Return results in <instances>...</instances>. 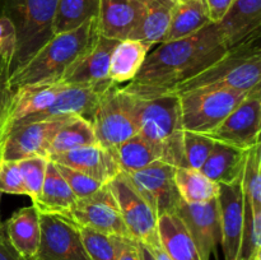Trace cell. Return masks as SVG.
<instances>
[{"instance_id":"31","label":"cell","mask_w":261,"mask_h":260,"mask_svg":"<svg viewBox=\"0 0 261 260\" xmlns=\"http://www.w3.org/2000/svg\"><path fill=\"white\" fill-rule=\"evenodd\" d=\"M175 183L181 199L188 204L206 203L218 198L219 184L211 180L200 170L176 167Z\"/></svg>"},{"instance_id":"26","label":"cell","mask_w":261,"mask_h":260,"mask_svg":"<svg viewBox=\"0 0 261 260\" xmlns=\"http://www.w3.org/2000/svg\"><path fill=\"white\" fill-rule=\"evenodd\" d=\"M161 245L172 260H203L196 245L176 214H163L157 219Z\"/></svg>"},{"instance_id":"4","label":"cell","mask_w":261,"mask_h":260,"mask_svg":"<svg viewBox=\"0 0 261 260\" xmlns=\"http://www.w3.org/2000/svg\"><path fill=\"white\" fill-rule=\"evenodd\" d=\"M261 87L260 36L236 47L228 48L222 58L201 73L178 84L173 94L203 88H226L251 92Z\"/></svg>"},{"instance_id":"2","label":"cell","mask_w":261,"mask_h":260,"mask_svg":"<svg viewBox=\"0 0 261 260\" xmlns=\"http://www.w3.org/2000/svg\"><path fill=\"white\" fill-rule=\"evenodd\" d=\"M98 37L97 20L92 19L70 32L54 35L28 63L8 79L9 88L28 84L61 83L68 69Z\"/></svg>"},{"instance_id":"49","label":"cell","mask_w":261,"mask_h":260,"mask_svg":"<svg viewBox=\"0 0 261 260\" xmlns=\"http://www.w3.org/2000/svg\"><path fill=\"white\" fill-rule=\"evenodd\" d=\"M250 260H261V256H257V257H254V259H250Z\"/></svg>"},{"instance_id":"8","label":"cell","mask_w":261,"mask_h":260,"mask_svg":"<svg viewBox=\"0 0 261 260\" xmlns=\"http://www.w3.org/2000/svg\"><path fill=\"white\" fill-rule=\"evenodd\" d=\"M107 185L119 205L122 222L130 239L143 242L147 246L160 244L157 216L133 186L127 176L124 172H120L109 181Z\"/></svg>"},{"instance_id":"47","label":"cell","mask_w":261,"mask_h":260,"mask_svg":"<svg viewBox=\"0 0 261 260\" xmlns=\"http://www.w3.org/2000/svg\"><path fill=\"white\" fill-rule=\"evenodd\" d=\"M2 195L3 194H2V191H0V203H2ZM2 226H3V222H2V214H0V227Z\"/></svg>"},{"instance_id":"42","label":"cell","mask_w":261,"mask_h":260,"mask_svg":"<svg viewBox=\"0 0 261 260\" xmlns=\"http://www.w3.org/2000/svg\"><path fill=\"white\" fill-rule=\"evenodd\" d=\"M0 260H23L10 245L5 233L4 223L0 227Z\"/></svg>"},{"instance_id":"12","label":"cell","mask_w":261,"mask_h":260,"mask_svg":"<svg viewBox=\"0 0 261 260\" xmlns=\"http://www.w3.org/2000/svg\"><path fill=\"white\" fill-rule=\"evenodd\" d=\"M68 218L79 227H87L107 236L129 237L119 205L107 184L92 195L76 199Z\"/></svg>"},{"instance_id":"38","label":"cell","mask_w":261,"mask_h":260,"mask_svg":"<svg viewBox=\"0 0 261 260\" xmlns=\"http://www.w3.org/2000/svg\"><path fill=\"white\" fill-rule=\"evenodd\" d=\"M55 166L59 172H60V175L64 177V180L69 185L70 190L73 191L76 199H82L92 195V194L96 193L97 190H99L105 185V184L99 183V181L94 180V178L89 177V176L84 175V173L79 172L76 170H73L70 167L59 165V163H55Z\"/></svg>"},{"instance_id":"29","label":"cell","mask_w":261,"mask_h":260,"mask_svg":"<svg viewBox=\"0 0 261 260\" xmlns=\"http://www.w3.org/2000/svg\"><path fill=\"white\" fill-rule=\"evenodd\" d=\"M120 171L132 173L139 171L155 161H163V153L157 145L140 134H135L114 149Z\"/></svg>"},{"instance_id":"40","label":"cell","mask_w":261,"mask_h":260,"mask_svg":"<svg viewBox=\"0 0 261 260\" xmlns=\"http://www.w3.org/2000/svg\"><path fill=\"white\" fill-rule=\"evenodd\" d=\"M15 48H17V33L14 25L5 15L0 14V56L7 63L9 75Z\"/></svg>"},{"instance_id":"44","label":"cell","mask_w":261,"mask_h":260,"mask_svg":"<svg viewBox=\"0 0 261 260\" xmlns=\"http://www.w3.org/2000/svg\"><path fill=\"white\" fill-rule=\"evenodd\" d=\"M8 79H9V69L4 59L0 56V88L8 87Z\"/></svg>"},{"instance_id":"32","label":"cell","mask_w":261,"mask_h":260,"mask_svg":"<svg viewBox=\"0 0 261 260\" xmlns=\"http://www.w3.org/2000/svg\"><path fill=\"white\" fill-rule=\"evenodd\" d=\"M99 0H58L54 15V35L70 32L96 19Z\"/></svg>"},{"instance_id":"14","label":"cell","mask_w":261,"mask_h":260,"mask_svg":"<svg viewBox=\"0 0 261 260\" xmlns=\"http://www.w3.org/2000/svg\"><path fill=\"white\" fill-rule=\"evenodd\" d=\"M69 117H53L17 126L0 145V160L19 161L35 155L47 157L48 145L54 134Z\"/></svg>"},{"instance_id":"21","label":"cell","mask_w":261,"mask_h":260,"mask_svg":"<svg viewBox=\"0 0 261 260\" xmlns=\"http://www.w3.org/2000/svg\"><path fill=\"white\" fill-rule=\"evenodd\" d=\"M119 41L99 36L93 45L68 69L63 84H91L109 79L111 54Z\"/></svg>"},{"instance_id":"37","label":"cell","mask_w":261,"mask_h":260,"mask_svg":"<svg viewBox=\"0 0 261 260\" xmlns=\"http://www.w3.org/2000/svg\"><path fill=\"white\" fill-rule=\"evenodd\" d=\"M84 247L91 260H119L112 236L87 227H79Z\"/></svg>"},{"instance_id":"48","label":"cell","mask_w":261,"mask_h":260,"mask_svg":"<svg viewBox=\"0 0 261 260\" xmlns=\"http://www.w3.org/2000/svg\"><path fill=\"white\" fill-rule=\"evenodd\" d=\"M176 3H184V2H188V0H175Z\"/></svg>"},{"instance_id":"17","label":"cell","mask_w":261,"mask_h":260,"mask_svg":"<svg viewBox=\"0 0 261 260\" xmlns=\"http://www.w3.org/2000/svg\"><path fill=\"white\" fill-rule=\"evenodd\" d=\"M217 199L219 204L221 246L224 260H241L244 233V190L241 181L232 185H219Z\"/></svg>"},{"instance_id":"46","label":"cell","mask_w":261,"mask_h":260,"mask_svg":"<svg viewBox=\"0 0 261 260\" xmlns=\"http://www.w3.org/2000/svg\"><path fill=\"white\" fill-rule=\"evenodd\" d=\"M138 242V249H139V254H140V260H155L154 256H153L152 251L149 250V247L147 246L143 242Z\"/></svg>"},{"instance_id":"18","label":"cell","mask_w":261,"mask_h":260,"mask_svg":"<svg viewBox=\"0 0 261 260\" xmlns=\"http://www.w3.org/2000/svg\"><path fill=\"white\" fill-rule=\"evenodd\" d=\"M48 160L79 171L102 184H107L121 172L114 150L106 149L99 144L50 155Z\"/></svg>"},{"instance_id":"50","label":"cell","mask_w":261,"mask_h":260,"mask_svg":"<svg viewBox=\"0 0 261 260\" xmlns=\"http://www.w3.org/2000/svg\"><path fill=\"white\" fill-rule=\"evenodd\" d=\"M0 8H2V0H0Z\"/></svg>"},{"instance_id":"19","label":"cell","mask_w":261,"mask_h":260,"mask_svg":"<svg viewBox=\"0 0 261 260\" xmlns=\"http://www.w3.org/2000/svg\"><path fill=\"white\" fill-rule=\"evenodd\" d=\"M144 12L142 0H99L98 35L111 40H127Z\"/></svg>"},{"instance_id":"39","label":"cell","mask_w":261,"mask_h":260,"mask_svg":"<svg viewBox=\"0 0 261 260\" xmlns=\"http://www.w3.org/2000/svg\"><path fill=\"white\" fill-rule=\"evenodd\" d=\"M0 191L2 194L25 195V189L17 161L0 160Z\"/></svg>"},{"instance_id":"1","label":"cell","mask_w":261,"mask_h":260,"mask_svg":"<svg viewBox=\"0 0 261 260\" xmlns=\"http://www.w3.org/2000/svg\"><path fill=\"white\" fill-rule=\"evenodd\" d=\"M228 50L217 23L181 40L158 43L149 51L129 84L121 87L135 97H155L172 93L182 82L201 73Z\"/></svg>"},{"instance_id":"15","label":"cell","mask_w":261,"mask_h":260,"mask_svg":"<svg viewBox=\"0 0 261 260\" xmlns=\"http://www.w3.org/2000/svg\"><path fill=\"white\" fill-rule=\"evenodd\" d=\"M189 235L196 245L201 259L209 260L221 244V217H219L218 199L206 203H181L176 211Z\"/></svg>"},{"instance_id":"3","label":"cell","mask_w":261,"mask_h":260,"mask_svg":"<svg viewBox=\"0 0 261 260\" xmlns=\"http://www.w3.org/2000/svg\"><path fill=\"white\" fill-rule=\"evenodd\" d=\"M127 96L132 102L138 134L162 150L163 162L175 167H186L182 149L184 129L181 125L180 98L177 94L168 93L155 97Z\"/></svg>"},{"instance_id":"41","label":"cell","mask_w":261,"mask_h":260,"mask_svg":"<svg viewBox=\"0 0 261 260\" xmlns=\"http://www.w3.org/2000/svg\"><path fill=\"white\" fill-rule=\"evenodd\" d=\"M212 23H218L224 17L234 0H204Z\"/></svg>"},{"instance_id":"35","label":"cell","mask_w":261,"mask_h":260,"mask_svg":"<svg viewBox=\"0 0 261 260\" xmlns=\"http://www.w3.org/2000/svg\"><path fill=\"white\" fill-rule=\"evenodd\" d=\"M17 162L19 166L20 175H22L25 195L30 196L31 200L35 203L40 196L41 189H42L48 158L43 157V155H35V157L23 158Z\"/></svg>"},{"instance_id":"34","label":"cell","mask_w":261,"mask_h":260,"mask_svg":"<svg viewBox=\"0 0 261 260\" xmlns=\"http://www.w3.org/2000/svg\"><path fill=\"white\" fill-rule=\"evenodd\" d=\"M241 184L252 208L261 209V143L247 150Z\"/></svg>"},{"instance_id":"22","label":"cell","mask_w":261,"mask_h":260,"mask_svg":"<svg viewBox=\"0 0 261 260\" xmlns=\"http://www.w3.org/2000/svg\"><path fill=\"white\" fill-rule=\"evenodd\" d=\"M5 233L13 249L23 260H33L41 239L40 211L35 205L18 209L4 223Z\"/></svg>"},{"instance_id":"27","label":"cell","mask_w":261,"mask_h":260,"mask_svg":"<svg viewBox=\"0 0 261 260\" xmlns=\"http://www.w3.org/2000/svg\"><path fill=\"white\" fill-rule=\"evenodd\" d=\"M150 47L140 41H119L111 54L109 79L115 84L132 82L142 68Z\"/></svg>"},{"instance_id":"6","label":"cell","mask_w":261,"mask_h":260,"mask_svg":"<svg viewBox=\"0 0 261 260\" xmlns=\"http://www.w3.org/2000/svg\"><path fill=\"white\" fill-rule=\"evenodd\" d=\"M249 93L226 88H203L177 94L182 129L185 132L209 134Z\"/></svg>"},{"instance_id":"51","label":"cell","mask_w":261,"mask_h":260,"mask_svg":"<svg viewBox=\"0 0 261 260\" xmlns=\"http://www.w3.org/2000/svg\"><path fill=\"white\" fill-rule=\"evenodd\" d=\"M142 2H145V0H142Z\"/></svg>"},{"instance_id":"13","label":"cell","mask_w":261,"mask_h":260,"mask_svg":"<svg viewBox=\"0 0 261 260\" xmlns=\"http://www.w3.org/2000/svg\"><path fill=\"white\" fill-rule=\"evenodd\" d=\"M112 84L115 83L110 79L91 84H64L50 106L24 117L18 122L17 126L27 122L43 121L53 117L64 116H81L91 121L99 98Z\"/></svg>"},{"instance_id":"7","label":"cell","mask_w":261,"mask_h":260,"mask_svg":"<svg viewBox=\"0 0 261 260\" xmlns=\"http://www.w3.org/2000/svg\"><path fill=\"white\" fill-rule=\"evenodd\" d=\"M91 124L97 143L110 150L138 134L130 97L119 84H112L102 94Z\"/></svg>"},{"instance_id":"33","label":"cell","mask_w":261,"mask_h":260,"mask_svg":"<svg viewBox=\"0 0 261 260\" xmlns=\"http://www.w3.org/2000/svg\"><path fill=\"white\" fill-rule=\"evenodd\" d=\"M261 256V209L252 208L244 195V233L241 244V260Z\"/></svg>"},{"instance_id":"16","label":"cell","mask_w":261,"mask_h":260,"mask_svg":"<svg viewBox=\"0 0 261 260\" xmlns=\"http://www.w3.org/2000/svg\"><path fill=\"white\" fill-rule=\"evenodd\" d=\"M63 86V83L28 84L13 88L0 115V145L20 120L50 106Z\"/></svg>"},{"instance_id":"30","label":"cell","mask_w":261,"mask_h":260,"mask_svg":"<svg viewBox=\"0 0 261 260\" xmlns=\"http://www.w3.org/2000/svg\"><path fill=\"white\" fill-rule=\"evenodd\" d=\"M93 144L98 143L91 121L81 116H70L54 134L48 145L47 157Z\"/></svg>"},{"instance_id":"28","label":"cell","mask_w":261,"mask_h":260,"mask_svg":"<svg viewBox=\"0 0 261 260\" xmlns=\"http://www.w3.org/2000/svg\"><path fill=\"white\" fill-rule=\"evenodd\" d=\"M211 23V17L204 0H188L177 3L173 8L170 25L163 42L181 40L195 35Z\"/></svg>"},{"instance_id":"9","label":"cell","mask_w":261,"mask_h":260,"mask_svg":"<svg viewBox=\"0 0 261 260\" xmlns=\"http://www.w3.org/2000/svg\"><path fill=\"white\" fill-rule=\"evenodd\" d=\"M40 246L33 260H91L75 222L60 214L40 212Z\"/></svg>"},{"instance_id":"36","label":"cell","mask_w":261,"mask_h":260,"mask_svg":"<svg viewBox=\"0 0 261 260\" xmlns=\"http://www.w3.org/2000/svg\"><path fill=\"white\" fill-rule=\"evenodd\" d=\"M214 143L216 142L208 135L184 130L182 149L186 167L193 168V170H200L201 166L211 154Z\"/></svg>"},{"instance_id":"11","label":"cell","mask_w":261,"mask_h":260,"mask_svg":"<svg viewBox=\"0 0 261 260\" xmlns=\"http://www.w3.org/2000/svg\"><path fill=\"white\" fill-rule=\"evenodd\" d=\"M261 87L246 98L208 135L214 142L247 150L260 143Z\"/></svg>"},{"instance_id":"10","label":"cell","mask_w":261,"mask_h":260,"mask_svg":"<svg viewBox=\"0 0 261 260\" xmlns=\"http://www.w3.org/2000/svg\"><path fill=\"white\" fill-rule=\"evenodd\" d=\"M175 170L170 163L155 161L142 170L125 173L157 218L163 214H175L182 203L175 183Z\"/></svg>"},{"instance_id":"25","label":"cell","mask_w":261,"mask_h":260,"mask_svg":"<svg viewBox=\"0 0 261 260\" xmlns=\"http://www.w3.org/2000/svg\"><path fill=\"white\" fill-rule=\"evenodd\" d=\"M75 200V195L60 175L55 163L48 160L42 189L33 205L41 213H53L68 217Z\"/></svg>"},{"instance_id":"24","label":"cell","mask_w":261,"mask_h":260,"mask_svg":"<svg viewBox=\"0 0 261 260\" xmlns=\"http://www.w3.org/2000/svg\"><path fill=\"white\" fill-rule=\"evenodd\" d=\"M176 4L175 0H145L144 12L129 40L140 41L150 48L162 43Z\"/></svg>"},{"instance_id":"20","label":"cell","mask_w":261,"mask_h":260,"mask_svg":"<svg viewBox=\"0 0 261 260\" xmlns=\"http://www.w3.org/2000/svg\"><path fill=\"white\" fill-rule=\"evenodd\" d=\"M217 24L227 48L261 36V0H234Z\"/></svg>"},{"instance_id":"43","label":"cell","mask_w":261,"mask_h":260,"mask_svg":"<svg viewBox=\"0 0 261 260\" xmlns=\"http://www.w3.org/2000/svg\"><path fill=\"white\" fill-rule=\"evenodd\" d=\"M149 247V250L152 251L153 256H154L155 260H172L170 257V255L166 252V250L163 249V246L161 245V241L160 244L154 245V246H148Z\"/></svg>"},{"instance_id":"23","label":"cell","mask_w":261,"mask_h":260,"mask_svg":"<svg viewBox=\"0 0 261 260\" xmlns=\"http://www.w3.org/2000/svg\"><path fill=\"white\" fill-rule=\"evenodd\" d=\"M247 150L216 142L200 171L219 185L239 183L244 173Z\"/></svg>"},{"instance_id":"5","label":"cell","mask_w":261,"mask_h":260,"mask_svg":"<svg viewBox=\"0 0 261 260\" xmlns=\"http://www.w3.org/2000/svg\"><path fill=\"white\" fill-rule=\"evenodd\" d=\"M56 3L58 0H2L0 14L13 23L17 33L10 75L53 38Z\"/></svg>"},{"instance_id":"45","label":"cell","mask_w":261,"mask_h":260,"mask_svg":"<svg viewBox=\"0 0 261 260\" xmlns=\"http://www.w3.org/2000/svg\"><path fill=\"white\" fill-rule=\"evenodd\" d=\"M13 93V89L9 87H4V88H0V115H2L3 110H4L5 105H7L8 99L10 98Z\"/></svg>"}]
</instances>
